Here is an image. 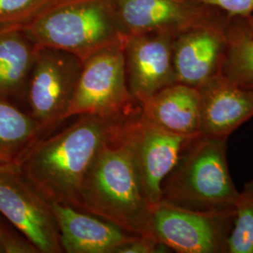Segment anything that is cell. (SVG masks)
<instances>
[{"label":"cell","mask_w":253,"mask_h":253,"mask_svg":"<svg viewBox=\"0 0 253 253\" xmlns=\"http://www.w3.org/2000/svg\"><path fill=\"white\" fill-rule=\"evenodd\" d=\"M0 213L40 253H64L51 203L27 180L18 166L0 165Z\"/></svg>","instance_id":"obj_10"},{"label":"cell","mask_w":253,"mask_h":253,"mask_svg":"<svg viewBox=\"0 0 253 253\" xmlns=\"http://www.w3.org/2000/svg\"><path fill=\"white\" fill-rule=\"evenodd\" d=\"M203 3L226 12L232 17L253 15V0H191Z\"/></svg>","instance_id":"obj_23"},{"label":"cell","mask_w":253,"mask_h":253,"mask_svg":"<svg viewBox=\"0 0 253 253\" xmlns=\"http://www.w3.org/2000/svg\"><path fill=\"white\" fill-rule=\"evenodd\" d=\"M172 251L151 235H137L133 240L119 247L116 253H165Z\"/></svg>","instance_id":"obj_22"},{"label":"cell","mask_w":253,"mask_h":253,"mask_svg":"<svg viewBox=\"0 0 253 253\" xmlns=\"http://www.w3.org/2000/svg\"><path fill=\"white\" fill-rule=\"evenodd\" d=\"M40 253L36 246L20 231L2 225L0 253Z\"/></svg>","instance_id":"obj_21"},{"label":"cell","mask_w":253,"mask_h":253,"mask_svg":"<svg viewBox=\"0 0 253 253\" xmlns=\"http://www.w3.org/2000/svg\"><path fill=\"white\" fill-rule=\"evenodd\" d=\"M43 133L28 112L0 97V165L19 166Z\"/></svg>","instance_id":"obj_17"},{"label":"cell","mask_w":253,"mask_h":253,"mask_svg":"<svg viewBox=\"0 0 253 253\" xmlns=\"http://www.w3.org/2000/svg\"><path fill=\"white\" fill-rule=\"evenodd\" d=\"M175 36L169 32H148L125 37L126 83L138 104L176 83L172 58Z\"/></svg>","instance_id":"obj_11"},{"label":"cell","mask_w":253,"mask_h":253,"mask_svg":"<svg viewBox=\"0 0 253 253\" xmlns=\"http://www.w3.org/2000/svg\"><path fill=\"white\" fill-rule=\"evenodd\" d=\"M235 211L227 253H253V179L247 182L239 191Z\"/></svg>","instance_id":"obj_19"},{"label":"cell","mask_w":253,"mask_h":253,"mask_svg":"<svg viewBox=\"0 0 253 253\" xmlns=\"http://www.w3.org/2000/svg\"><path fill=\"white\" fill-rule=\"evenodd\" d=\"M227 138L195 136L163 181L162 201L199 212L235 210L239 191L227 163Z\"/></svg>","instance_id":"obj_4"},{"label":"cell","mask_w":253,"mask_h":253,"mask_svg":"<svg viewBox=\"0 0 253 253\" xmlns=\"http://www.w3.org/2000/svg\"><path fill=\"white\" fill-rule=\"evenodd\" d=\"M145 120L173 134H200L201 98L198 88L175 83L140 104Z\"/></svg>","instance_id":"obj_15"},{"label":"cell","mask_w":253,"mask_h":253,"mask_svg":"<svg viewBox=\"0 0 253 253\" xmlns=\"http://www.w3.org/2000/svg\"><path fill=\"white\" fill-rule=\"evenodd\" d=\"M227 27H197L175 36L172 58L176 83L199 88L219 74Z\"/></svg>","instance_id":"obj_12"},{"label":"cell","mask_w":253,"mask_h":253,"mask_svg":"<svg viewBox=\"0 0 253 253\" xmlns=\"http://www.w3.org/2000/svg\"><path fill=\"white\" fill-rule=\"evenodd\" d=\"M109 138L124 145L130 154L145 198L151 207L162 201L163 181L172 172L191 139L148 122L141 116L140 106L123 118L111 120Z\"/></svg>","instance_id":"obj_5"},{"label":"cell","mask_w":253,"mask_h":253,"mask_svg":"<svg viewBox=\"0 0 253 253\" xmlns=\"http://www.w3.org/2000/svg\"><path fill=\"white\" fill-rule=\"evenodd\" d=\"M48 0H0V28L22 26Z\"/></svg>","instance_id":"obj_20"},{"label":"cell","mask_w":253,"mask_h":253,"mask_svg":"<svg viewBox=\"0 0 253 253\" xmlns=\"http://www.w3.org/2000/svg\"><path fill=\"white\" fill-rule=\"evenodd\" d=\"M246 21V25L248 27L249 32L253 36V15H251L249 17H244Z\"/></svg>","instance_id":"obj_24"},{"label":"cell","mask_w":253,"mask_h":253,"mask_svg":"<svg viewBox=\"0 0 253 253\" xmlns=\"http://www.w3.org/2000/svg\"><path fill=\"white\" fill-rule=\"evenodd\" d=\"M123 43L107 46L84 61L67 119L94 116L115 120L140 106L127 87Z\"/></svg>","instance_id":"obj_6"},{"label":"cell","mask_w":253,"mask_h":253,"mask_svg":"<svg viewBox=\"0 0 253 253\" xmlns=\"http://www.w3.org/2000/svg\"><path fill=\"white\" fill-rule=\"evenodd\" d=\"M125 36L169 32L178 35L197 27H225L231 16L191 0H112Z\"/></svg>","instance_id":"obj_9"},{"label":"cell","mask_w":253,"mask_h":253,"mask_svg":"<svg viewBox=\"0 0 253 253\" xmlns=\"http://www.w3.org/2000/svg\"><path fill=\"white\" fill-rule=\"evenodd\" d=\"M200 134L227 138L253 117V87H244L220 74L198 88Z\"/></svg>","instance_id":"obj_14"},{"label":"cell","mask_w":253,"mask_h":253,"mask_svg":"<svg viewBox=\"0 0 253 253\" xmlns=\"http://www.w3.org/2000/svg\"><path fill=\"white\" fill-rule=\"evenodd\" d=\"M235 210L199 212L161 201L151 209L150 235L178 253H227Z\"/></svg>","instance_id":"obj_8"},{"label":"cell","mask_w":253,"mask_h":253,"mask_svg":"<svg viewBox=\"0 0 253 253\" xmlns=\"http://www.w3.org/2000/svg\"><path fill=\"white\" fill-rule=\"evenodd\" d=\"M219 74L235 84L253 87V36L244 17L230 18Z\"/></svg>","instance_id":"obj_18"},{"label":"cell","mask_w":253,"mask_h":253,"mask_svg":"<svg viewBox=\"0 0 253 253\" xmlns=\"http://www.w3.org/2000/svg\"><path fill=\"white\" fill-rule=\"evenodd\" d=\"M111 120L80 116L53 136L41 138L19 164L27 180L50 203L79 208L84 178L110 135Z\"/></svg>","instance_id":"obj_1"},{"label":"cell","mask_w":253,"mask_h":253,"mask_svg":"<svg viewBox=\"0 0 253 253\" xmlns=\"http://www.w3.org/2000/svg\"><path fill=\"white\" fill-rule=\"evenodd\" d=\"M2 225H3V222L0 221V237H1V231H2Z\"/></svg>","instance_id":"obj_25"},{"label":"cell","mask_w":253,"mask_h":253,"mask_svg":"<svg viewBox=\"0 0 253 253\" xmlns=\"http://www.w3.org/2000/svg\"><path fill=\"white\" fill-rule=\"evenodd\" d=\"M51 206L64 253H116L138 235L72 206L58 203Z\"/></svg>","instance_id":"obj_13"},{"label":"cell","mask_w":253,"mask_h":253,"mask_svg":"<svg viewBox=\"0 0 253 253\" xmlns=\"http://www.w3.org/2000/svg\"><path fill=\"white\" fill-rule=\"evenodd\" d=\"M78 209L133 235H151L152 207L124 145L109 138L100 147L83 181Z\"/></svg>","instance_id":"obj_2"},{"label":"cell","mask_w":253,"mask_h":253,"mask_svg":"<svg viewBox=\"0 0 253 253\" xmlns=\"http://www.w3.org/2000/svg\"><path fill=\"white\" fill-rule=\"evenodd\" d=\"M22 27L39 47L62 50L83 62L126 37L112 0H48Z\"/></svg>","instance_id":"obj_3"},{"label":"cell","mask_w":253,"mask_h":253,"mask_svg":"<svg viewBox=\"0 0 253 253\" xmlns=\"http://www.w3.org/2000/svg\"><path fill=\"white\" fill-rule=\"evenodd\" d=\"M83 63L71 53L39 47L25 98L28 114L44 132L67 119Z\"/></svg>","instance_id":"obj_7"},{"label":"cell","mask_w":253,"mask_h":253,"mask_svg":"<svg viewBox=\"0 0 253 253\" xmlns=\"http://www.w3.org/2000/svg\"><path fill=\"white\" fill-rule=\"evenodd\" d=\"M38 49L22 26L0 28V97L25 98Z\"/></svg>","instance_id":"obj_16"}]
</instances>
